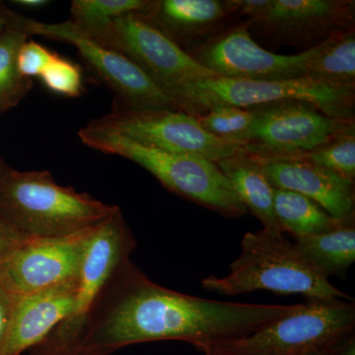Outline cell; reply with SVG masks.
Wrapping results in <instances>:
<instances>
[{
	"label": "cell",
	"instance_id": "obj_26",
	"mask_svg": "<svg viewBox=\"0 0 355 355\" xmlns=\"http://www.w3.org/2000/svg\"><path fill=\"white\" fill-rule=\"evenodd\" d=\"M40 77L44 85L57 94L74 98L79 97L83 92L80 67L69 60L60 58L58 53H55Z\"/></svg>",
	"mask_w": 355,
	"mask_h": 355
},
{
	"label": "cell",
	"instance_id": "obj_23",
	"mask_svg": "<svg viewBox=\"0 0 355 355\" xmlns=\"http://www.w3.org/2000/svg\"><path fill=\"white\" fill-rule=\"evenodd\" d=\"M29 35L18 28H7L0 34V112L17 106L31 90V79L20 76L17 55Z\"/></svg>",
	"mask_w": 355,
	"mask_h": 355
},
{
	"label": "cell",
	"instance_id": "obj_25",
	"mask_svg": "<svg viewBox=\"0 0 355 355\" xmlns=\"http://www.w3.org/2000/svg\"><path fill=\"white\" fill-rule=\"evenodd\" d=\"M200 127L218 139L237 142L254 121L253 110L219 106L198 116Z\"/></svg>",
	"mask_w": 355,
	"mask_h": 355
},
{
	"label": "cell",
	"instance_id": "obj_9",
	"mask_svg": "<svg viewBox=\"0 0 355 355\" xmlns=\"http://www.w3.org/2000/svg\"><path fill=\"white\" fill-rule=\"evenodd\" d=\"M252 110L253 123L238 144L257 157H288L355 133L354 119L333 118L303 103Z\"/></svg>",
	"mask_w": 355,
	"mask_h": 355
},
{
	"label": "cell",
	"instance_id": "obj_11",
	"mask_svg": "<svg viewBox=\"0 0 355 355\" xmlns=\"http://www.w3.org/2000/svg\"><path fill=\"white\" fill-rule=\"evenodd\" d=\"M324 43L296 55H279L254 42L245 21L217 32L187 53L216 76L284 80L307 77L311 62Z\"/></svg>",
	"mask_w": 355,
	"mask_h": 355
},
{
	"label": "cell",
	"instance_id": "obj_27",
	"mask_svg": "<svg viewBox=\"0 0 355 355\" xmlns=\"http://www.w3.org/2000/svg\"><path fill=\"white\" fill-rule=\"evenodd\" d=\"M55 53H51L36 42L26 41L17 55V69L24 78L40 77Z\"/></svg>",
	"mask_w": 355,
	"mask_h": 355
},
{
	"label": "cell",
	"instance_id": "obj_22",
	"mask_svg": "<svg viewBox=\"0 0 355 355\" xmlns=\"http://www.w3.org/2000/svg\"><path fill=\"white\" fill-rule=\"evenodd\" d=\"M307 77L330 85L355 87L354 28L324 43L311 62Z\"/></svg>",
	"mask_w": 355,
	"mask_h": 355
},
{
	"label": "cell",
	"instance_id": "obj_13",
	"mask_svg": "<svg viewBox=\"0 0 355 355\" xmlns=\"http://www.w3.org/2000/svg\"><path fill=\"white\" fill-rule=\"evenodd\" d=\"M113 50L139 65L170 97L189 84L216 76L144 13L114 18Z\"/></svg>",
	"mask_w": 355,
	"mask_h": 355
},
{
	"label": "cell",
	"instance_id": "obj_8",
	"mask_svg": "<svg viewBox=\"0 0 355 355\" xmlns=\"http://www.w3.org/2000/svg\"><path fill=\"white\" fill-rule=\"evenodd\" d=\"M87 125L118 133L142 146L216 163L245 151L237 142L205 132L197 116L179 110H135L121 105Z\"/></svg>",
	"mask_w": 355,
	"mask_h": 355
},
{
	"label": "cell",
	"instance_id": "obj_3",
	"mask_svg": "<svg viewBox=\"0 0 355 355\" xmlns=\"http://www.w3.org/2000/svg\"><path fill=\"white\" fill-rule=\"evenodd\" d=\"M120 207L58 184L49 171L9 168L0 183V216L29 238H55L95 228Z\"/></svg>",
	"mask_w": 355,
	"mask_h": 355
},
{
	"label": "cell",
	"instance_id": "obj_7",
	"mask_svg": "<svg viewBox=\"0 0 355 355\" xmlns=\"http://www.w3.org/2000/svg\"><path fill=\"white\" fill-rule=\"evenodd\" d=\"M137 241L121 209L95 229L77 279L69 316L30 355H73L84 324L114 273L130 261Z\"/></svg>",
	"mask_w": 355,
	"mask_h": 355
},
{
	"label": "cell",
	"instance_id": "obj_20",
	"mask_svg": "<svg viewBox=\"0 0 355 355\" xmlns=\"http://www.w3.org/2000/svg\"><path fill=\"white\" fill-rule=\"evenodd\" d=\"M273 209L280 231L291 233L295 239L327 232L352 220L336 219L309 198L282 189L273 188Z\"/></svg>",
	"mask_w": 355,
	"mask_h": 355
},
{
	"label": "cell",
	"instance_id": "obj_34",
	"mask_svg": "<svg viewBox=\"0 0 355 355\" xmlns=\"http://www.w3.org/2000/svg\"><path fill=\"white\" fill-rule=\"evenodd\" d=\"M9 167L4 162L3 159L0 157V183H1L2 179L6 176V173L8 172Z\"/></svg>",
	"mask_w": 355,
	"mask_h": 355
},
{
	"label": "cell",
	"instance_id": "obj_12",
	"mask_svg": "<svg viewBox=\"0 0 355 355\" xmlns=\"http://www.w3.org/2000/svg\"><path fill=\"white\" fill-rule=\"evenodd\" d=\"M354 0H268L260 15L246 21L249 31L277 46L302 51L354 28Z\"/></svg>",
	"mask_w": 355,
	"mask_h": 355
},
{
	"label": "cell",
	"instance_id": "obj_24",
	"mask_svg": "<svg viewBox=\"0 0 355 355\" xmlns=\"http://www.w3.org/2000/svg\"><path fill=\"white\" fill-rule=\"evenodd\" d=\"M272 159H288L311 163L330 170L345 179L354 181L355 133L338 137L307 153L296 154L288 157Z\"/></svg>",
	"mask_w": 355,
	"mask_h": 355
},
{
	"label": "cell",
	"instance_id": "obj_2",
	"mask_svg": "<svg viewBox=\"0 0 355 355\" xmlns=\"http://www.w3.org/2000/svg\"><path fill=\"white\" fill-rule=\"evenodd\" d=\"M200 284L207 291L236 296L266 291L277 294H301L307 300L354 301L336 288L282 232L263 228L243 236L241 253L223 277H205Z\"/></svg>",
	"mask_w": 355,
	"mask_h": 355
},
{
	"label": "cell",
	"instance_id": "obj_16",
	"mask_svg": "<svg viewBox=\"0 0 355 355\" xmlns=\"http://www.w3.org/2000/svg\"><path fill=\"white\" fill-rule=\"evenodd\" d=\"M77 279L30 295L15 297V304L1 355H21L31 349L69 316Z\"/></svg>",
	"mask_w": 355,
	"mask_h": 355
},
{
	"label": "cell",
	"instance_id": "obj_19",
	"mask_svg": "<svg viewBox=\"0 0 355 355\" xmlns=\"http://www.w3.org/2000/svg\"><path fill=\"white\" fill-rule=\"evenodd\" d=\"M294 245L326 279H345L355 261V219L327 232L298 238Z\"/></svg>",
	"mask_w": 355,
	"mask_h": 355
},
{
	"label": "cell",
	"instance_id": "obj_32",
	"mask_svg": "<svg viewBox=\"0 0 355 355\" xmlns=\"http://www.w3.org/2000/svg\"><path fill=\"white\" fill-rule=\"evenodd\" d=\"M16 6L23 7V8L37 9L49 6L51 3L48 0H15L13 1Z\"/></svg>",
	"mask_w": 355,
	"mask_h": 355
},
{
	"label": "cell",
	"instance_id": "obj_4",
	"mask_svg": "<svg viewBox=\"0 0 355 355\" xmlns=\"http://www.w3.org/2000/svg\"><path fill=\"white\" fill-rule=\"evenodd\" d=\"M78 135L90 148L139 165L180 197L228 218L249 212L216 162L142 146L118 133L89 125L81 128Z\"/></svg>",
	"mask_w": 355,
	"mask_h": 355
},
{
	"label": "cell",
	"instance_id": "obj_30",
	"mask_svg": "<svg viewBox=\"0 0 355 355\" xmlns=\"http://www.w3.org/2000/svg\"><path fill=\"white\" fill-rule=\"evenodd\" d=\"M328 349L334 355H355L354 331L338 338L329 345Z\"/></svg>",
	"mask_w": 355,
	"mask_h": 355
},
{
	"label": "cell",
	"instance_id": "obj_5",
	"mask_svg": "<svg viewBox=\"0 0 355 355\" xmlns=\"http://www.w3.org/2000/svg\"><path fill=\"white\" fill-rule=\"evenodd\" d=\"M171 97L180 111L197 118L219 106L252 110L303 103L333 118L354 119L355 87L330 85L309 77L250 80L212 76L184 86Z\"/></svg>",
	"mask_w": 355,
	"mask_h": 355
},
{
	"label": "cell",
	"instance_id": "obj_1",
	"mask_svg": "<svg viewBox=\"0 0 355 355\" xmlns=\"http://www.w3.org/2000/svg\"><path fill=\"white\" fill-rule=\"evenodd\" d=\"M302 304H246L188 295L158 286L132 261L110 280L89 317L83 345L88 355L180 340L200 350L242 338L300 309Z\"/></svg>",
	"mask_w": 355,
	"mask_h": 355
},
{
	"label": "cell",
	"instance_id": "obj_21",
	"mask_svg": "<svg viewBox=\"0 0 355 355\" xmlns=\"http://www.w3.org/2000/svg\"><path fill=\"white\" fill-rule=\"evenodd\" d=\"M150 3L148 0H74L69 20L89 38L113 50L114 18L144 12Z\"/></svg>",
	"mask_w": 355,
	"mask_h": 355
},
{
	"label": "cell",
	"instance_id": "obj_28",
	"mask_svg": "<svg viewBox=\"0 0 355 355\" xmlns=\"http://www.w3.org/2000/svg\"><path fill=\"white\" fill-rule=\"evenodd\" d=\"M29 237L16 230L1 216H0V266L27 240Z\"/></svg>",
	"mask_w": 355,
	"mask_h": 355
},
{
	"label": "cell",
	"instance_id": "obj_17",
	"mask_svg": "<svg viewBox=\"0 0 355 355\" xmlns=\"http://www.w3.org/2000/svg\"><path fill=\"white\" fill-rule=\"evenodd\" d=\"M144 15L186 51L217 33L229 15L227 2L219 0L151 1Z\"/></svg>",
	"mask_w": 355,
	"mask_h": 355
},
{
	"label": "cell",
	"instance_id": "obj_29",
	"mask_svg": "<svg viewBox=\"0 0 355 355\" xmlns=\"http://www.w3.org/2000/svg\"><path fill=\"white\" fill-rule=\"evenodd\" d=\"M14 304H15V296L0 286V355L3 349L7 333L10 326Z\"/></svg>",
	"mask_w": 355,
	"mask_h": 355
},
{
	"label": "cell",
	"instance_id": "obj_31",
	"mask_svg": "<svg viewBox=\"0 0 355 355\" xmlns=\"http://www.w3.org/2000/svg\"><path fill=\"white\" fill-rule=\"evenodd\" d=\"M16 16H17L16 14L11 12L6 6L0 4V34L13 25Z\"/></svg>",
	"mask_w": 355,
	"mask_h": 355
},
{
	"label": "cell",
	"instance_id": "obj_10",
	"mask_svg": "<svg viewBox=\"0 0 355 355\" xmlns=\"http://www.w3.org/2000/svg\"><path fill=\"white\" fill-rule=\"evenodd\" d=\"M13 27L27 35L58 40L76 46L84 60L113 89L121 105L135 110H179L153 78L132 60L106 48L79 31L70 20L44 23L17 15ZM180 111V110H179Z\"/></svg>",
	"mask_w": 355,
	"mask_h": 355
},
{
	"label": "cell",
	"instance_id": "obj_6",
	"mask_svg": "<svg viewBox=\"0 0 355 355\" xmlns=\"http://www.w3.org/2000/svg\"><path fill=\"white\" fill-rule=\"evenodd\" d=\"M355 329L354 301L307 300L300 309L242 336L212 343L203 355H304Z\"/></svg>",
	"mask_w": 355,
	"mask_h": 355
},
{
	"label": "cell",
	"instance_id": "obj_18",
	"mask_svg": "<svg viewBox=\"0 0 355 355\" xmlns=\"http://www.w3.org/2000/svg\"><path fill=\"white\" fill-rule=\"evenodd\" d=\"M248 211L263 228L282 232L273 209V187L253 156L242 151L216 162Z\"/></svg>",
	"mask_w": 355,
	"mask_h": 355
},
{
	"label": "cell",
	"instance_id": "obj_33",
	"mask_svg": "<svg viewBox=\"0 0 355 355\" xmlns=\"http://www.w3.org/2000/svg\"><path fill=\"white\" fill-rule=\"evenodd\" d=\"M304 355H334L331 354L330 350L328 349V347H324V349H318L314 350H311V352H308Z\"/></svg>",
	"mask_w": 355,
	"mask_h": 355
},
{
	"label": "cell",
	"instance_id": "obj_15",
	"mask_svg": "<svg viewBox=\"0 0 355 355\" xmlns=\"http://www.w3.org/2000/svg\"><path fill=\"white\" fill-rule=\"evenodd\" d=\"M253 157L273 188L305 196L340 220L355 218L354 181L302 161Z\"/></svg>",
	"mask_w": 355,
	"mask_h": 355
},
{
	"label": "cell",
	"instance_id": "obj_14",
	"mask_svg": "<svg viewBox=\"0 0 355 355\" xmlns=\"http://www.w3.org/2000/svg\"><path fill=\"white\" fill-rule=\"evenodd\" d=\"M97 227L64 237L29 238L0 266V286L21 297L76 279Z\"/></svg>",
	"mask_w": 355,
	"mask_h": 355
}]
</instances>
